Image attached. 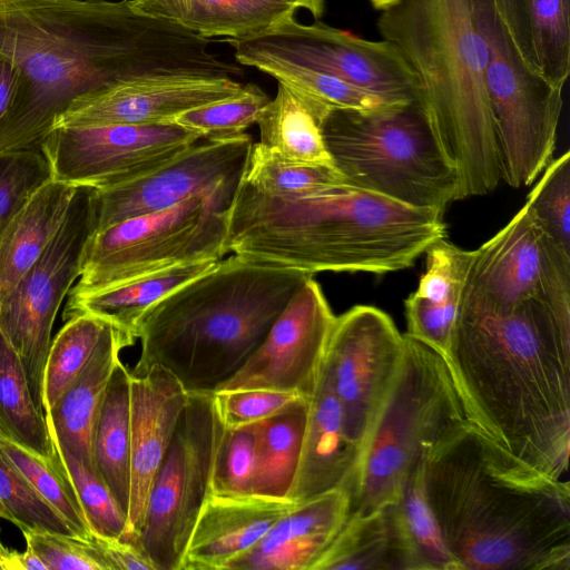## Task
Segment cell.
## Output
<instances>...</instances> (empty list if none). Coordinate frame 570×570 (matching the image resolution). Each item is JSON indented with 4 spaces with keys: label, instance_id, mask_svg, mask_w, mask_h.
I'll use <instances>...</instances> for the list:
<instances>
[{
    "label": "cell",
    "instance_id": "34",
    "mask_svg": "<svg viewBox=\"0 0 570 570\" xmlns=\"http://www.w3.org/2000/svg\"><path fill=\"white\" fill-rule=\"evenodd\" d=\"M297 9L289 0H188L180 23L207 39H247L294 18Z\"/></svg>",
    "mask_w": 570,
    "mask_h": 570
},
{
    "label": "cell",
    "instance_id": "17",
    "mask_svg": "<svg viewBox=\"0 0 570 570\" xmlns=\"http://www.w3.org/2000/svg\"><path fill=\"white\" fill-rule=\"evenodd\" d=\"M252 145L247 134L224 140L202 138L144 176L111 188L95 189L96 230L167 209L197 194L235 190Z\"/></svg>",
    "mask_w": 570,
    "mask_h": 570
},
{
    "label": "cell",
    "instance_id": "32",
    "mask_svg": "<svg viewBox=\"0 0 570 570\" xmlns=\"http://www.w3.org/2000/svg\"><path fill=\"white\" fill-rule=\"evenodd\" d=\"M424 459L412 465L394 502L407 570H460L426 497Z\"/></svg>",
    "mask_w": 570,
    "mask_h": 570
},
{
    "label": "cell",
    "instance_id": "8",
    "mask_svg": "<svg viewBox=\"0 0 570 570\" xmlns=\"http://www.w3.org/2000/svg\"><path fill=\"white\" fill-rule=\"evenodd\" d=\"M444 358L404 334L394 382L372 424L348 488V517L394 503L412 465L441 438L466 422Z\"/></svg>",
    "mask_w": 570,
    "mask_h": 570
},
{
    "label": "cell",
    "instance_id": "2",
    "mask_svg": "<svg viewBox=\"0 0 570 570\" xmlns=\"http://www.w3.org/2000/svg\"><path fill=\"white\" fill-rule=\"evenodd\" d=\"M468 422L561 479L570 448V320L543 301L495 307L463 294L443 357Z\"/></svg>",
    "mask_w": 570,
    "mask_h": 570
},
{
    "label": "cell",
    "instance_id": "30",
    "mask_svg": "<svg viewBox=\"0 0 570 570\" xmlns=\"http://www.w3.org/2000/svg\"><path fill=\"white\" fill-rule=\"evenodd\" d=\"M407 570L394 503L350 517L312 570Z\"/></svg>",
    "mask_w": 570,
    "mask_h": 570
},
{
    "label": "cell",
    "instance_id": "13",
    "mask_svg": "<svg viewBox=\"0 0 570 570\" xmlns=\"http://www.w3.org/2000/svg\"><path fill=\"white\" fill-rule=\"evenodd\" d=\"M225 41L244 66L255 58L283 60L334 76L393 104L420 101L413 71L384 39L367 40L321 21L305 24L291 18L256 37Z\"/></svg>",
    "mask_w": 570,
    "mask_h": 570
},
{
    "label": "cell",
    "instance_id": "5",
    "mask_svg": "<svg viewBox=\"0 0 570 570\" xmlns=\"http://www.w3.org/2000/svg\"><path fill=\"white\" fill-rule=\"evenodd\" d=\"M311 274L233 254L140 318L135 370L159 365L187 393H214L261 346Z\"/></svg>",
    "mask_w": 570,
    "mask_h": 570
},
{
    "label": "cell",
    "instance_id": "43",
    "mask_svg": "<svg viewBox=\"0 0 570 570\" xmlns=\"http://www.w3.org/2000/svg\"><path fill=\"white\" fill-rule=\"evenodd\" d=\"M223 422V421H222ZM255 433L253 425H224L215 455L210 493L248 495L253 493Z\"/></svg>",
    "mask_w": 570,
    "mask_h": 570
},
{
    "label": "cell",
    "instance_id": "51",
    "mask_svg": "<svg viewBox=\"0 0 570 570\" xmlns=\"http://www.w3.org/2000/svg\"><path fill=\"white\" fill-rule=\"evenodd\" d=\"M18 83V71L9 62L0 59V121L6 116Z\"/></svg>",
    "mask_w": 570,
    "mask_h": 570
},
{
    "label": "cell",
    "instance_id": "55",
    "mask_svg": "<svg viewBox=\"0 0 570 570\" xmlns=\"http://www.w3.org/2000/svg\"><path fill=\"white\" fill-rule=\"evenodd\" d=\"M8 551L9 550L0 541V570L2 568V562H3V559L7 556Z\"/></svg>",
    "mask_w": 570,
    "mask_h": 570
},
{
    "label": "cell",
    "instance_id": "21",
    "mask_svg": "<svg viewBox=\"0 0 570 570\" xmlns=\"http://www.w3.org/2000/svg\"><path fill=\"white\" fill-rule=\"evenodd\" d=\"M296 504L288 498L210 493L189 538L181 570H225Z\"/></svg>",
    "mask_w": 570,
    "mask_h": 570
},
{
    "label": "cell",
    "instance_id": "47",
    "mask_svg": "<svg viewBox=\"0 0 570 570\" xmlns=\"http://www.w3.org/2000/svg\"><path fill=\"white\" fill-rule=\"evenodd\" d=\"M27 543L48 570H108L89 539L57 532H24Z\"/></svg>",
    "mask_w": 570,
    "mask_h": 570
},
{
    "label": "cell",
    "instance_id": "37",
    "mask_svg": "<svg viewBox=\"0 0 570 570\" xmlns=\"http://www.w3.org/2000/svg\"><path fill=\"white\" fill-rule=\"evenodd\" d=\"M0 448L30 487L69 524L78 537L91 531L60 455L46 460L0 436Z\"/></svg>",
    "mask_w": 570,
    "mask_h": 570
},
{
    "label": "cell",
    "instance_id": "25",
    "mask_svg": "<svg viewBox=\"0 0 570 570\" xmlns=\"http://www.w3.org/2000/svg\"><path fill=\"white\" fill-rule=\"evenodd\" d=\"M425 254V268L419 286L405 299V334L444 357L464 294L473 252L442 238L431 245Z\"/></svg>",
    "mask_w": 570,
    "mask_h": 570
},
{
    "label": "cell",
    "instance_id": "46",
    "mask_svg": "<svg viewBox=\"0 0 570 570\" xmlns=\"http://www.w3.org/2000/svg\"><path fill=\"white\" fill-rule=\"evenodd\" d=\"M299 397V394L267 389L214 392L220 420L226 428H242L265 420Z\"/></svg>",
    "mask_w": 570,
    "mask_h": 570
},
{
    "label": "cell",
    "instance_id": "49",
    "mask_svg": "<svg viewBox=\"0 0 570 570\" xmlns=\"http://www.w3.org/2000/svg\"><path fill=\"white\" fill-rule=\"evenodd\" d=\"M491 2L524 60L537 69L529 22L531 0H491Z\"/></svg>",
    "mask_w": 570,
    "mask_h": 570
},
{
    "label": "cell",
    "instance_id": "10",
    "mask_svg": "<svg viewBox=\"0 0 570 570\" xmlns=\"http://www.w3.org/2000/svg\"><path fill=\"white\" fill-rule=\"evenodd\" d=\"M488 60L485 87L502 179L530 186L551 161L563 106L562 88L530 66L491 0H471Z\"/></svg>",
    "mask_w": 570,
    "mask_h": 570
},
{
    "label": "cell",
    "instance_id": "1",
    "mask_svg": "<svg viewBox=\"0 0 570 570\" xmlns=\"http://www.w3.org/2000/svg\"><path fill=\"white\" fill-rule=\"evenodd\" d=\"M132 0H0V59L18 71L0 151L37 150L76 98L134 82L226 78L240 68Z\"/></svg>",
    "mask_w": 570,
    "mask_h": 570
},
{
    "label": "cell",
    "instance_id": "9",
    "mask_svg": "<svg viewBox=\"0 0 570 570\" xmlns=\"http://www.w3.org/2000/svg\"><path fill=\"white\" fill-rule=\"evenodd\" d=\"M235 190L197 194L164 210L125 219L89 238L70 294L119 285L180 264L219 261ZM68 293V294H69Z\"/></svg>",
    "mask_w": 570,
    "mask_h": 570
},
{
    "label": "cell",
    "instance_id": "44",
    "mask_svg": "<svg viewBox=\"0 0 570 570\" xmlns=\"http://www.w3.org/2000/svg\"><path fill=\"white\" fill-rule=\"evenodd\" d=\"M59 453V452H58ZM78 495L91 533L122 538L127 515L98 474L70 454L59 453Z\"/></svg>",
    "mask_w": 570,
    "mask_h": 570
},
{
    "label": "cell",
    "instance_id": "38",
    "mask_svg": "<svg viewBox=\"0 0 570 570\" xmlns=\"http://www.w3.org/2000/svg\"><path fill=\"white\" fill-rule=\"evenodd\" d=\"M529 22L538 71L563 88L570 75V0H531Z\"/></svg>",
    "mask_w": 570,
    "mask_h": 570
},
{
    "label": "cell",
    "instance_id": "35",
    "mask_svg": "<svg viewBox=\"0 0 570 570\" xmlns=\"http://www.w3.org/2000/svg\"><path fill=\"white\" fill-rule=\"evenodd\" d=\"M107 321L91 314H77L51 340L47 354L42 406L45 413L77 377L98 343Z\"/></svg>",
    "mask_w": 570,
    "mask_h": 570
},
{
    "label": "cell",
    "instance_id": "16",
    "mask_svg": "<svg viewBox=\"0 0 570 570\" xmlns=\"http://www.w3.org/2000/svg\"><path fill=\"white\" fill-rule=\"evenodd\" d=\"M464 293L495 307L561 298L570 293V256L549 238L524 204L473 250Z\"/></svg>",
    "mask_w": 570,
    "mask_h": 570
},
{
    "label": "cell",
    "instance_id": "33",
    "mask_svg": "<svg viewBox=\"0 0 570 570\" xmlns=\"http://www.w3.org/2000/svg\"><path fill=\"white\" fill-rule=\"evenodd\" d=\"M0 436L46 460L59 456L46 414L31 395L20 358L1 332Z\"/></svg>",
    "mask_w": 570,
    "mask_h": 570
},
{
    "label": "cell",
    "instance_id": "29",
    "mask_svg": "<svg viewBox=\"0 0 570 570\" xmlns=\"http://www.w3.org/2000/svg\"><path fill=\"white\" fill-rule=\"evenodd\" d=\"M90 448L96 473L127 515L130 498V371L120 360L106 386Z\"/></svg>",
    "mask_w": 570,
    "mask_h": 570
},
{
    "label": "cell",
    "instance_id": "45",
    "mask_svg": "<svg viewBox=\"0 0 570 570\" xmlns=\"http://www.w3.org/2000/svg\"><path fill=\"white\" fill-rule=\"evenodd\" d=\"M50 178V167L41 151H0V229Z\"/></svg>",
    "mask_w": 570,
    "mask_h": 570
},
{
    "label": "cell",
    "instance_id": "22",
    "mask_svg": "<svg viewBox=\"0 0 570 570\" xmlns=\"http://www.w3.org/2000/svg\"><path fill=\"white\" fill-rule=\"evenodd\" d=\"M350 505L346 489H335L296 504L225 570H312L345 523Z\"/></svg>",
    "mask_w": 570,
    "mask_h": 570
},
{
    "label": "cell",
    "instance_id": "26",
    "mask_svg": "<svg viewBox=\"0 0 570 570\" xmlns=\"http://www.w3.org/2000/svg\"><path fill=\"white\" fill-rule=\"evenodd\" d=\"M77 188L50 178L0 229V301L12 292L55 236Z\"/></svg>",
    "mask_w": 570,
    "mask_h": 570
},
{
    "label": "cell",
    "instance_id": "39",
    "mask_svg": "<svg viewBox=\"0 0 570 570\" xmlns=\"http://www.w3.org/2000/svg\"><path fill=\"white\" fill-rule=\"evenodd\" d=\"M242 179L274 196L299 195L345 181L333 166L288 163L271 154L259 142H253L250 147Z\"/></svg>",
    "mask_w": 570,
    "mask_h": 570
},
{
    "label": "cell",
    "instance_id": "48",
    "mask_svg": "<svg viewBox=\"0 0 570 570\" xmlns=\"http://www.w3.org/2000/svg\"><path fill=\"white\" fill-rule=\"evenodd\" d=\"M89 540L102 557L108 570H156L135 540L91 533Z\"/></svg>",
    "mask_w": 570,
    "mask_h": 570
},
{
    "label": "cell",
    "instance_id": "50",
    "mask_svg": "<svg viewBox=\"0 0 570 570\" xmlns=\"http://www.w3.org/2000/svg\"><path fill=\"white\" fill-rule=\"evenodd\" d=\"M132 3L147 14L180 22L188 0H132Z\"/></svg>",
    "mask_w": 570,
    "mask_h": 570
},
{
    "label": "cell",
    "instance_id": "40",
    "mask_svg": "<svg viewBox=\"0 0 570 570\" xmlns=\"http://www.w3.org/2000/svg\"><path fill=\"white\" fill-rule=\"evenodd\" d=\"M271 98L254 83L244 85L236 96L195 108L175 118V122L197 131L209 140L233 139L245 135Z\"/></svg>",
    "mask_w": 570,
    "mask_h": 570
},
{
    "label": "cell",
    "instance_id": "15",
    "mask_svg": "<svg viewBox=\"0 0 570 570\" xmlns=\"http://www.w3.org/2000/svg\"><path fill=\"white\" fill-rule=\"evenodd\" d=\"M403 351L404 335L382 309L355 305L336 316L324 363L341 405L345 434L360 455Z\"/></svg>",
    "mask_w": 570,
    "mask_h": 570
},
{
    "label": "cell",
    "instance_id": "53",
    "mask_svg": "<svg viewBox=\"0 0 570 570\" xmlns=\"http://www.w3.org/2000/svg\"><path fill=\"white\" fill-rule=\"evenodd\" d=\"M297 8L307 10L314 18H320L324 11V0H289Z\"/></svg>",
    "mask_w": 570,
    "mask_h": 570
},
{
    "label": "cell",
    "instance_id": "27",
    "mask_svg": "<svg viewBox=\"0 0 570 570\" xmlns=\"http://www.w3.org/2000/svg\"><path fill=\"white\" fill-rule=\"evenodd\" d=\"M218 261L180 264L116 286L68 294L63 320L86 313L115 325L134 344L141 316L166 295L210 269Z\"/></svg>",
    "mask_w": 570,
    "mask_h": 570
},
{
    "label": "cell",
    "instance_id": "28",
    "mask_svg": "<svg viewBox=\"0 0 570 570\" xmlns=\"http://www.w3.org/2000/svg\"><path fill=\"white\" fill-rule=\"evenodd\" d=\"M331 109L277 82V91L261 114L259 144L282 160L333 166L322 135Z\"/></svg>",
    "mask_w": 570,
    "mask_h": 570
},
{
    "label": "cell",
    "instance_id": "24",
    "mask_svg": "<svg viewBox=\"0 0 570 570\" xmlns=\"http://www.w3.org/2000/svg\"><path fill=\"white\" fill-rule=\"evenodd\" d=\"M130 345L125 334L107 321L82 370L45 413L57 451L72 455L92 471L94 423L120 351Z\"/></svg>",
    "mask_w": 570,
    "mask_h": 570
},
{
    "label": "cell",
    "instance_id": "54",
    "mask_svg": "<svg viewBox=\"0 0 570 570\" xmlns=\"http://www.w3.org/2000/svg\"><path fill=\"white\" fill-rule=\"evenodd\" d=\"M372 6L379 10H385L395 4L399 0H370Z\"/></svg>",
    "mask_w": 570,
    "mask_h": 570
},
{
    "label": "cell",
    "instance_id": "42",
    "mask_svg": "<svg viewBox=\"0 0 570 570\" xmlns=\"http://www.w3.org/2000/svg\"><path fill=\"white\" fill-rule=\"evenodd\" d=\"M525 204L542 230L570 256L569 150L547 165Z\"/></svg>",
    "mask_w": 570,
    "mask_h": 570
},
{
    "label": "cell",
    "instance_id": "52",
    "mask_svg": "<svg viewBox=\"0 0 570 570\" xmlns=\"http://www.w3.org/2000/svg\"><path fill=\"white\" fill-rule=\"evenodd\" d=\"M1 570H48L42 560L27 547L26 551L19 553L9 550L3 559Z\"/></svg>",
    "mask_w": 570,
    "mask_h": 570
},
{
    "label": "cell",
    "instance_id": "11",
    "mask_svg": "<svg viewBox=\"0 0 570 570\" xmlns=\"http://www.w3.org/2000/svg\"><path fill=\"white\" fill-rule=\"evenodd\" d=\"M223 429L214 393H188L136 540L156 570H181L189 538L210 494Z\"/></svg>",
    "mask_w": 570,
    "mask_h": 570
},
{
    "label": "cell",
    "instance_id": "12",
    "mask_svg": "<svg viewBox=\"0 0 570 570\" xmlns=\"http://www.w3.org/2000/svg\"><path fill=\"white\" fill-rule=\"evenodd\" d=\"M94 194L91 187L77 188L55 236L0 301V332L18 354L33 401L42 411L43 370L53 322L81 274L86 246L96 230Z\"/></svg>",
    "mask_w": 570,
    "mask_h": 570
},
{
    "label": "cell",
    "instance_id": "7",
    "mask_svg": "<svg viewBox=\"0 0 570 570\" xmlns=\"http://www.w3.org/2000/svg\"><path fill=\"white\" fill-rule=\"evenodd\" d=\"M322 135L345 183L404 205L444 213L456 174L419 100L379 109H331Z\"/></svg>",
    "mask_w": 570,
    "mask_h": 570
},
{
    "label": "cell",
    "instance_id": "23",
    "mask_svg": "<svg viewBox=\"0 0 570 570\" xmlns=\"http://www.w3.org/2000/svg\"><path fill=\"white\" fill-rule=\"evenodd\" d=\"M360 452L348 441L341 405L323 366L309 399L301 455L287 498L302 503L335 489L348 491Z\"/></svg>",
    "mask_w": 570,
    "mask_h": 570
},
{
    "label": "cell",
    "instance_id": "14",
    "mask_svg": "<svg viewBox=\"0 0 570 570\" xmlns=\"http://www.w3.org/2000/svg\"><path fill=\"white\" fill-rule=\"evenodd\" d=\"M202 135L175 121L53 129L41 145L51 179L75 187L111 188L171 160Z\"/></svg>",
    "mask_w": 570,
    "mask_h": 570
},
{
    "label": "cell",
    "instance_id": "4",
    "mask_svg": "<svg viewBox=\"0 0 570 570\" xmlns=\"http://www.w3.org/2000/svg\"><path fill=\"white\" fill-rule=\"evenodd\" d=\"M443 214L345 181L274 196L240 178L227 208L226 250L311 275H381L412 266L445 238Z\"/></svg>",
    "mask_w": 570,
    "mask_h": 570
},
{
    "label": "cell",
    "instance_id": "18",
    "mask_svg": "<svg viewBox=\"0 0 570 570\" xmlns=\"http://www.w3.org/2000/svg\"><path fill=\"white\" fill-rule=\"evenodd\" d=\"M335 321L321 285L309 276L294 293L261 346L217 391L267 389L311 399Z\"/></svg>",
    "mask_w": 570,
    "mask_h": 570
},
{
    "label": "cell",
    "instance_id": "36",
    "mask_svg": "<svg viewBox=\"0 0 570 570\" xmlns=\"http://www.w3.org/2000/svg\"><path fill=\"white\" fill-rule=\"evenodd\" d=\"M245 66L269 75L328 109L372 110L395 105L340 78L292 62L255 58Z\"/></svg>",
    "mask_w": 570,
    "mask_h": 570
},
{
    "label": "cell",
    "instance_id": "6",
    "mask_svg": "<svg viewBox=\"0 0 570 570\" xmlns=\"http://www.w3.org/2000/svg\"><path fill=\"white\" fill-rule=\"evenodd\" d=\"M377 28L413 71L420 102L455 170L456 200L493 191L501 166L485 87L488 51L471 0H399Z\"/></svg>",
    "mask_w": 570,
    "mask_h": 570
},
{
    "label": "cell",
    "instance_id": "41",
    "mask_svg": "<svg viewBox=\"0 0 570 570\" xmlns=\"http://www.w3.org/2000/svg\"><path fill=\"white\" fill-rule=\"evenodd\" d=\"M0 518L13 523L22 533L75 534L66 520L30 487L1 448Z\"/></svg>",
    "mask_w": 570,
    "mask_h": 570
},
{
    "label": "cell",
    "instance_id": "19",
    "mask_svg": "<svg viewBox=\"0 0 570 570\" xmlns=\"http://www.w3.org/2000/svg\"><path fill=\"white\" fill-rule=\"evenodd\" d=\"M244 85L226 78H168L140 81L85 94L62 111L57 128L108 125H154L238 95Z\"/></svg>",
    "mask_w": 570,
    "mask_h": 570
},
{
    "label": "cell",
    "instance_id": "31",
    "mask_svg": "<svg viewBox=\"0 0 570 570\" xmlns=\"http://www.w3.org/2000/svg\"><path fill=\"white\" fill-rule=\"evenodd\" d=\"M309 399L299 397L256 422L253 493L287 498L299 461Z\"/></svg>",
    "mask_w": 570,
    "mask_h": 570
},
{
    "label": "cell",
    "instance_id": "3",
    "mask_svg": "<svg viewBox=\"0 0 570 570\" xmlns=\"http://www.w3.org/2000/svg\"><path fill=\"white\" fill-rule=\"evenodd\" d=\"M425 490L460 570H570V485L470 422L425 452Z\"/></svg>",
    "mask_w": 570,
    "mask_h": 570
},
{
    "label": "cell",
    "instance_id": "20",
    "mask_svg": "<svg viewBox=\"0 0 570 570\" xmlns=\"http://www.w3.org/2000/svg\"><path fill=\"white\" fill-rule=\"evenodd\" d=\"M188 393L159 365L130 371V498L127 531L137 540L148 495L170 444Z\"/></svg>",
    "mask_w": 570,
    "mask_h": 570
}]
</instances>
